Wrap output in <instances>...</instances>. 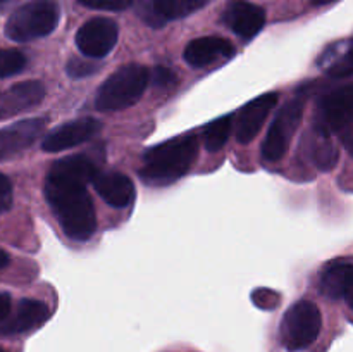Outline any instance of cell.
Instances as JSON below:
<instances>
[{
	"label": "cell",
	"mask_w": 353,
	"mask_h": 352,
	"mask_svg": "<svg viewBox=\"0 0 353 352\" xmlns=\"http://www.w3.org/2000/svg\"><path fill=\"white\" fill-rule=\"evenodd\" d=\"M45 197L59 224L71 240H88L97 228V216L86 185L47 176Z\"/></svg>",
	"instance_id": "6da1fadb"
},
{
	"label": "cell",
	"mask_w": 353,
	"mask_h": 352,
	"mask_svg": "<svg viewBox=\"0 0 353 352\" xmlns=\"http://www.w3.org/2000/svg\"><path fill=\"white\" fill-rule=\"evenodd\" d=\"M196 155H199V138L195 135L171 138L145 152L140 175L147 183L168 185L192 169Z\"/></svg>",
	"instance_id": "7a4b0ae2"
},
{
	"label": "cell",
	"mask_w": 353,
	"mask_h": 352,
	"mask_svg": "<svg viewBox=\"0 0 353 352\" xmlns=\"http://www.w3.org/2000/svg\"><path fill=\"white\" fill-rule=\"evenodd\" d=\"M150 81V71L140 64H126L112 72L95 97L99 110H123L137 104Z\"/></svg>",
	"instance_id": "3957f363"
},
{
	"label": "cell",
	"mask_w": 353,
	"mask_h": 352,
	"mask_svg": "<svg viewBox=\"0 0 353 352\" xmlns=\"http://www.w3.org/2000/svg\"><path fill=\"white\" fill-rule=\"evenodd\" d=\"M61 10L54 0H33L17 7L6 23L7 38L31 41L47 37L57 28Z\"/></svg>",
	"instance_id": "277c9868"
},
{
	"label": "cell",
	"mask_w": 353,
	"mask_h": 352,
	"mask_svg": "<svg viewBox=\"0 0 353 352\" xmlns=\"http://www.w3.org/2000/svg\"><path fill=\"white\" fill-rule=\"evenodd\" d=\"M323 317L319 307L310 300H299L285 313L281 321V342L288 351H303L319 337Z\"/></svg>",
	"instance_id": "5b68a950"
},
{
	"label": "cell",
	"mask_w": 353,
	"mask_h": 352,
	"mask_svg": "<svg viewBox=\"0 0 353 352\" xmlns=\"http://www.w3.org/2000/svg\"><path fill=\"white\" fill-rule=\"evenodd\" d=\"M303 116V100L293 99L286 102L276 113L274 121L269 128L262 144V157L269 162H276L286 154Z\"/></svg>",
	"instance_id": "8992f818"
},
{
	"label": "cell",
	"mask_w": 353,
	"mask_h": 352,
	"mask_svg": "<svg viewBox=\"0 0 353 352\" xmlns=\"http://www.w3.org/2000/svg\"><path fill=\"white\" fill-rule=\"evenodd\" d=\"M353 121V83L340 86L326 93L319 100L317 109V126L319 130L331 133L341 131Z\"/></svg>",
	"instance_id": "52a82bcc"
},
{
	"label": "cell",
	"mask_w": 353,
	"mask_h": 352,
	"mask_svg": "<svg viewBox=\"0 0 353 352\" xmlns=\"http://www.w3.org/2000/svg\"><path fill=\"white\" fill-rule=\"evenodd\" d=\"M117 24L107 17H93L86 21L76 33V47L88 57H105L117 41Z\"/></svg>",
	"instance_id": "ba28073f"
},
{
	"label": "cell",
	"mask_w": 353,
	"mask_h": 352,
	"mask_svg": "<svg viewBox=\"0 0 353 352\" xmlns=\"http://www.w3.org/2000/svg\"><path fill=\"white\" fill-rule=\"evenodd\" d=\"M102 124L93 117H81V119L69 121V123L61 124L50 133L45 135L41 141V148L47 152H61L65 148L76 147L83 141L90 140L100 131Z\"/></svg>",
	"instance_id": "9c48e42d"
},
{
	"label": "cell",
	"mask_w": 353,
	"mask_h": 352,
	"mask_svg": "<svg viewBox=\"0 0 353 352\" xmlns=\"http://www.w3.org/2000/svg\"><path fill=\"white\" fill-rule=\"evenodd\" d=\"M223 21L240 38L250 40L265 24V10L247 0H231L224 7Z\"/></svg>",
	"instance_id": "30bf717a"
},
{
	"label": "cell",
	"mask_w": 353,
	"mask_h": 352,
	"mask_svg": "<svg viewBox=\"0 0 353 352\" xmlns=\"http://www.w3.org/2000/svg\"><path fill=\"white\" fill-rule=\"evenodd\" d=\"M276 104H278V93L269 92L241 107L236 117V138L240 144H250L257 137Z\"/></svg>",
	"instance_id": "8fae6325"
},
{
	"label": "cell",
	"mask_w": 353,
	"mask_h": 352,
	"mask_svg": "<svg viewBox=\"0 0 353 352\" xmlns=\"http://www.w3.org/2000/svg\"><path fill=\"white\" fill-rule=\"evenodd\" d=\"M45 86L41 81L30 79L14 85L0 97V119H9L16 114L33 109L43 100Z\"/></svg>",
	"instance_id": "7c38bea8"
},
{
	"label": "cell",
	"mask_w": 353,
	"mask_h": 352,
	"mask_svg": "<svg viewBox=\"0 0 353 352\" xmlns=\"http://www.w3.org/2000/svg\"><path fill=\"white\" fill-rule=\"evenodd\" d=\"M45 128L43 119H24L0 130V159L12 157L30 147L41 135Z\"/></svg>",
	"instance_id": "4fadbf2b"
},
{
	"label": "cell",
	"mask_w": 353,
	"mask_h": 352,
	"mask_svg": "<svg viewBox=\"0 0 353 352\" xmlns=\"http://www.w3.org/2000/svg\"><path fill=\"white\" fill-rule=\"evenodd\" d=\"M210 0H150L141 7V17L150 26H162L172 19H181L205 7Z\"/></svg>",
	"instance_id": "5bb4252c"
},
{
	"label": "cell",
	"mask_w": 353,
	"mask_h": 352,
	"mask_svg": "<svg viewBox=\"0 0 353 352\" xmlns=\"http://www.w3.org/2000/svg\"><path fill=\"white\" fill-rule=\"evenodd\" d=\"M233 55V43L226 38L219 37L195 38L185 48V61L193 68H203L219 59H230Z\"/></svg>",
	"instance_id": "9a60e30c"
},
{
	"label": "cell",
	"mask_w": 353,
	"mask_h": 352,
	"mask_svg": "<svg viewBox=\"0 0 353 352\" xmlns=\"http://www.w3.org/2000/svg\"><path fill=\"white\" fill-rule=\"evenodd\" d=\"M97 193L112 207H128L134 199V185L130 176L117 171L99 173L93 179Z\"/></svg>",
	"instance_id": "2e32d148"
},
{
	"label": "cell",
	"mask_w": 353,
	"mask_h": 352,
	"mask_svg": "<svg viewBox=\"0 0 353 352\" xmlns=\"http://www.w3.org/2000/svg\"><path fill=\"white\" fill-rule=\"evenodd\" d=\"M50 316V309L41 300L33 299H23L17 306L16 313L3 321L0 326V333L3 335H17L24 333V331L34 330V328L41 326L45 321Z\"/></svg>",
	"instance_id": "e0dca14e"
},
{
	"label": "cell",
	"mask_w": 353,
	"mask_h": 352,
	"mask_svg": "<svg viewBox=\"0 0 353 352\" xmlns=\"http://www.w3.org/2000/svg\"><path fill=\"white\" fill-rule=\"evenodd\" d=\"M99 173L100 171L95 159L88 157L85 154H76L54 162V166L48 171V176L65 179V182L79 183V185H86V183L93 182Z\"/></svg>",
	"instance_id": "ac0fdd59"
},
{
	"label": "cell",
	"mask_w": 353,
	"mask_h": 352,
	"mask_svg": "<svg viewBox=\"0 0 353 352\" xmlns=\"http://www.w3.org/2000/svg\"><path fill=\"white\" fill-rule=\"evenodd\" d=\"M321 289L330 299H347L353 289V264L336 262L324 271Z\"/></svg>",
	"instance_id": "d6986e66"
},
{
	"label": "cell",
	"mask_w": 353,
	"mask_h": 352,
	"mask_svg": "<svg viewBox=\"0 0 353 352\" xmlns=\"http://www.w3.org/2000/svg\"><path fill=\"white\" fill-rule=\"evenodd\" d=\"M305 150L310 161L321 171H331L338 162V148L331 141L330 133L316 128V133L309 135L305 144Z\"/></svg>",
	"instance_id": "ffe728a7"
},
{
	"label": "cell",
	"mask_w": 353,
	"mask_h": 352,
	"mask_svg": "<svg viewBox=\"0 0 353 352\" xmlns=\"http://www.w3.org/2000/svg\"><path fill=\"white\" fill-rule=\"evenodd\" d=\"M233 130V116H223L207 124L203 130V144L209 152H217L226 145Z\"/></svg>",
	"instance_id": "44dd1931"
},
{
	"label": "cell",
	"mask_w": 353,
	"mask_h": 352,
	"mask_svg": "<svg viewBox=\"0 0 353 352\" xmlns=\"http://www.w3.org/2000/svg\"><path fill=\"white\" fill-rule=\"evenodd\" d=\"M26 66V57L16 48H0V78L14 76Z\"/></svg>",
	"instance_id": "7402d4cb"
},
{
	"label": "cell",
	"mask_w": 353,
	"mask_h": 352,
	"mask_svg": "<svg viewBox=\"0 0 353 352\" xmlns=\"http://www.w3.org/2000/svg\"><path fill=\"white\" fill-rule=\"evenodd\" d=\"M327 75L331 78H348L353 75V47L348 48L343 55L336 59L334 62H331V66L327 68Z\"/></svg>",
	"instance_id": "603a6c76"
},
{
	"label": "cell",
	"mask_w": 353,
	"mask_h": 352,
	"mask_svg": "<svg viewBox=\"0 0 353 352\" xmlns=\"http://www.w3.org/2000/svg\"><path fill=\"white\" fill-rule=\"evenodd\" d=\"M99 69L100 68L93 61H85V59L72 57L71 61L68 62L65 71H68V75L71 76V78L78 79V78H86V76L93 75V72H97Z\"/></svg>",
	"instance_id": "cb8c5ba5"
},
{
	"label": "cell",
	"mask_w": 353,
	"mask_h": 352,
	"mask_svg": "<svg viewBox=\"0 0 353 352\" xmlns=\"http://www.w3.org/2000/svg\"><path fill=\"white\" fill-rule=\"evenodd\" d=\"M81 6L90 7V9L97 10H112V12H119V10L128 9L133 3V0H78Z\"/></svg>",
	"instance_id": "d4e9b609"
},
{
	"label": "cell",
	"mask_w": 353,
	"mask_h": 352,
	"mask_svg": "<svg viewBox=\"0 0 353 352\" xmlns=\"http://www.w3.org/2000/svg\"><path fill=\"white\" fill-rule=\"evenodd\" d=\"M254 302L257 304L259 307H264V309H272V307L278 306L279 295L274 292V290L269 289H259L254 292Z\"/></svg>",
	"instance_id": "484cf974"
},
{
	"label": "cell",
	"mask_w": 353,
	"mask_h": 352,
	"mask_svg": "<svg viewBox=\"0 0 353 352\" xmlns=\"http://www.w3.org/2000/svg\"><path fill=\"white\" fill-rule=\"evenodd\" d=\"M152 83L157 86H161V88H168V86L174 85L176 83V75L171 71V69L164 68V66H159V68L154 69V72H152Z\"/></svg>",
	"instance_id": "4316f807"
},
{
	"label": "cell",
	"mask_w": 353,
	"mask_h": 352,
	"mask_svg": "<svg viewBox=\"0 0 353 352\" xmlns=\"http://www.w3.org/2000/svg\"><path fill=\"white\" fill-rule=\"evenodd\" d=\"M12 204V185L9 178L0 173V214L6 213Z\"/></svg>",
	"instance_id": "83f0119b"
},
{
	"label": "cell",
	"mask_w": 353,
	"mask_h": 352,
	"mask_svg": "<svg viewBox=\"0 0 353 352\" xmlns=\"http://www.w3.org/2000/svg\"><path fill=\"white\" fill-rule=\"evenodd\" d=\"M10 313V295L9 293H0V321L7 320Z\"/></svg>",
	"instance_id": "f1b7e54d"
},
{
	"label": "cell",
	"mask_w": 353,
	"mask_h": 352,
	"mask_svg": "<svg viewBox=\"0 0 353 352\" xmlns=\"http://www.w3.org/2000/svg\"><path fill=\"white\" fill-rule=\"evenodd\" d=\"M341 140H343V145L347 147V150L350 152L353 157V131H347V133L341 137Z\"/></svg>",
	"instance_id": "f546056e"
},
{
	"label": "cell",
	"mask_w": 353,
	"mask_h": 352,
	"mask_svg": "<svg viewBox=\"0 0 353 352\" xmlns=\"http://www.w3.org/2000/svg\"><path fill=\"white\" fill-rule=\"evenodd\" d=\"M7 264H9V255H7L6 252H3L2 248H0V269L6 268Z\"/></svg>",
	"instance_id": "4dcf8cb0"
},
{
	"label": "cell",
	"mask_w": 353,
	"mask_h": 352,
	"mask_svg": "<svg viewBox=\"0 0 353 352\" xmlns=\"http://www.w3.org/2000/svg\"><path fill=\"white\" fill-rule=\"evenodd\" d=\"M334 2V0H312V3H316V6H324V3H331Z\"/></svg>",
	"instance_id": "1f68e13d"
},
{
	"label": "cell",
	"mask_w": 353,
	"mask_h": 352,
	"mask_svg": "<svg viewBox=\"0 0 353 352\" xmlns=\"http://www.w3.org/2000/svg\"><path fill=\"white\" fill-rule=\"evenodd\" d=\"M347 300H348V306H350V307H352V309H353V289H352V292H350V293H348Z\"/></svg>",
	"instance_id": "d6a6232c"
},
{
	"label": "cell",
	"mask_w": 353,
	"mask_h": 352,
	"mask_svg": "<svg viewBox=\"0 0 353 352\" xmlns=\"http://www.w3.org/2000/svg\"><path fill=\"white\" fill-rule=\"evenodd\" d=\"M0 352H7V351H3V349H2V347H0Z\"/></svg>",
	"instance_id": "836d02e7"
},
{
	"label": "cell",
	"mask_w": 353,
	"mask_h": 352,
	"mask_svg": "<svg viewBox=\"0 0 353 352\" xmlns=\"http://www.w3.org/2000/svg\"><path fill=\"white\" fill-rule=\"evenodd\" d=\"M0 2H3V0H0Z\"/></svg>",
	"instance_id": "e575fe53"
}]
</instances>
